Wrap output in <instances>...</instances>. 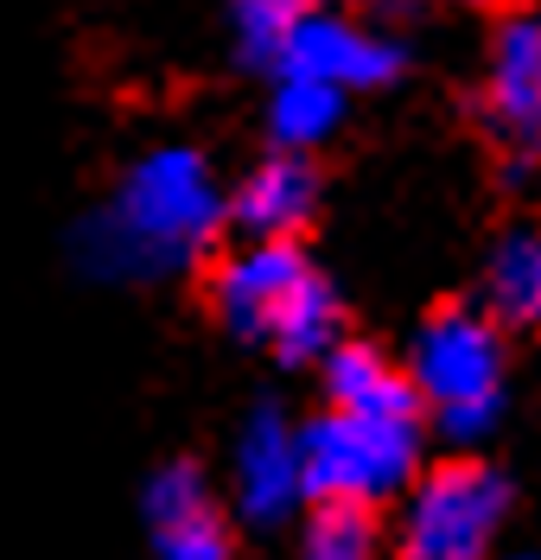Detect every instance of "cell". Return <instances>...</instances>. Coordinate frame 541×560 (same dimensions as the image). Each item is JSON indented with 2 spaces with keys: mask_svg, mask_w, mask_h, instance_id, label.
<instances>
[{
  "mask_svg": "<svg viewBox=\"0 0 541 560\" xmlns=\"http://www.w3.org/2000/svg\"><path fill=\"white\" fill-rule=\"evenodd\" d=\"M509 510V490L478 458H446L408 497L396 560H484Z\"/></svg>",
  "mask_w": 541,
  "mask_h": 560,
  "instance_id": "3957f363",
  "label": "cell"
},
{
  "mask_svg": "<svg viewBox=\"0 0 541 560\" xmlns=\"http://www.w3.org/2000/svg\"><path fill=\"white\" fill-rule=\"evenodd\" d=\"M281 115H274V128H281V147H306L313 135L331 128V108H338V83H319V77H293L281 83Z\"/></svg>",
  "mask_w": 541,
  "mask_h": 560,
  "instance_id": "7c38bea8",
  "label": "cell"
},
{
  "mask_svg": "<svg viewBox=\"0 0 541 560\" xmlns=\"http://www.w3.org/2000/svg\"><path fill=\"white\" fill-rule=\"evenodd\" d=\"M319 217V166L306 147H274L261 166H255L236 198H230V223L243 236H281V243H299Z\"/></svg>",
  "mask_w": 541,
  "mask_h": 560,
  "instance_id": "52a82bcc",
  "label": "cell"
},
{
  "mask_svg": "<svg viewBox=\"0 0 541 560\" xmlns=\"http://www.w3.org/2000/svg\"><path fill=\"white\" fill-rule=\"evenodd\" d=\"M146 516H153V541L166 560H230V523L191 465H173L153 485Z\"/></svg>",
  "mask_w": 541,
  "mask_h": 560,
  "instance_id": "9c48e42d",
  "label": "cell"
},
{
  "mask_svg": "<svg viewBox=\"0 0 541 560\" xmlns=\"http://www.w3.org/2000/svg\"><path fill=\"white\" fill-rule=\"evenodd\" d=\"M299 560H389L383 516L369 497H313L299 528Z\"/></svg>",
  "mask_w": 541,
  "mask_h": 560,
  "instance_id": "30bf717a",
  "label": "cell"
},
{
  "mask_svg": "<svg viewBox=\"0 0 541 560\" xmlns=\"http://www.w3.org/2000/svg\"><path fill=\"white\" fill-rule=\"evenodd\" d=\"M466 7H478V13H504V7H516V0H466Z\"/></svg>",
  "mask_w": 541,
  "mask_h": 560,
  "instance_id": "5bb4252c",
  "label": "cell"
},
{
  "mask_svg": "<svg viewBox=\"0 0 541 560\" xmlns=\"http://www.w3.org/2000/svg\"><path fill=\"white\" fill-rule=\"evenodd\" d=\"M281 70L293 77H319V83H338V90H351V83H376V77H396V45H383L376 33H363L351 20H338V13H306L293 38L281 45Z\"/></svg>",
  "mask_w": 541,
  "mask_h": 560,
  "instance_id": "ba28073f",
  "label": "cell"
},
{
  "mask_svg": "<svg viewBox=\"0 0 541 560\" xmlns=\"http://www.w3.org/2000/svg\"><path fill=\"white\" fill-rule=\"evenodd\" d=\"M414 440L421 427H383V420L331 415L306 433L299 446V478L313 497H389L414 471Z\"/></svg>",
  "mask_w": 541,
  "mask_h": 560,
  "instance_id": "277c9868",
  "label": "cell"
},
{
  "mask_svg": "<svg viewBox=\"0 0 541 560\" xmlns=\"http://www.w3.org/2000/svg\"><path fill=\"white\" fill-rule=\"evenodd\" d=\"M204 293L230 331L268 345L287 363H319L344 331L338 293L313 275L306 248L281 236H249V248L216 255L204 268Z\"/></svg>",
  "mask_w": 541,
  "mask_h": 560,
  "instance_id": "6da1fadb",
  "label": "cell"
},
{
  "mask_svg": "<svg viewBox=\"0 0 541 560\" xmlns=\"http://www.w3.org/2000/svg\"><path fill=\"white\" fill-rule=\"evenodd\" d=\"M484 306L509 331H536L541 325V236H509V243H497Z\"/></svg>",
  "mask_w": 541,
  "mask_h": 560,
  "instance_id": "8fae6325",
  "label": "cell"
},
{
  "mask_svg": "<svg viewBox=\"0 0 541 560\" xmlns=\"http://www.w3.org/2000/svg\"><path fill=\"white\" fill-rule=\"evenodd\" d=\"M478 121L516 160H541V13H509L491 38Z\"/></svg>",
  "mask_w": 541,
  "mask_h": 560,
  "instance_id": "5b68a950",
  "label": "cell"
},
{
  "mask_svg": "<svg viewBox=\"0 0 541 560\" xmlns=\"http://www.w3.org/2000/svg\"><path fill=\"white\" fill-rule=\"evenodd\" d=\"M230 13H236V38L249 58H281V45L313 13V0H230Z\"/></svg>",
  "mask_w": 541,
  "mask_h": 560,
  "instance_id": "4fadbf2b",
  "label": "cell"
},
{
  "mask_svg": "<svg viewBox=\"0 0 541 560\" xmlns=\"http://www.w3.org/2000/svg\"><path fill=\"white\" fill-rule=\"evenodd\" d=\"M408 376L421 388V401H433L439 415H484L504 388V325H497V313L478 300H439L421 325V338H414Z\"/></svg>",
  "mask_w": 541,
  "mask_h": 560,
  "instance_id": "7a4b0ae2",
  "label": "cell"
},
{
  "mask_svg": "<svg viewBox=\"0 0 541 560\" xmlns=\"http://www.w3.org/2000/svg\"><path fill=\"white\" fill-rule=\"evenodd\" d=\"M325 363V408L331 415H357V420H383V427H421V388L408 376V363L383 357L363 338H338L319 357Z\"/></svg>",
  "mask_w": 541,
  "mask_h": 560,
  "instance_id": "8992f818",
  "label": "cell"
}]
</instances>
